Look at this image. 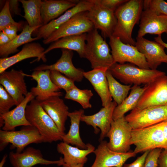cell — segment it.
<instances>
[{
    "mask_svg": "<svg viewBox=\"0 0 167 167\" xmlns=\"http://www.w3.org/2000/svg\"><path fill=\"white\" fill-rule=\"evenodd\" d=\"M136 40L135 46L144 55L150 69H156L162 63H167V54L163 45L143 37H137Z\"/></svg>",
    "mask_w": 167,
    "mask_h": 167,
    "instance_id": "cell-18",
    "label": "cell"
},
{
    "mask_svg": "<svg viewBox=\"0 0 167 167\" xmlns=\"http://www.w3.org/2000/svg\"><path fill=\"white\" fill-rule=\"evenodd\" d=\"M95 161L91 167H122L126 161L136 155L134 151L120 153L111 150L105 140L100 142L94 150Z\"/></svg>",
    "mask_w": 167,
    "mask_h": 167,
    "instance_id": "cell-12",
    "label": "cell"
},
{
    "mask_svg": "<svg viewBox=\"0 0 167 167\" xmlns=\"http://www.w3.org/2000/svg\"><path fill=\"white\" fill-rule=\"evenodd\" d=\"M50 72L49 70L35 71L31 75L26 74L37 82V86L32 88L30 92L40 102L52 96L62 95V93L60 91V89L51 80Z\"/></svg>",
    "mask_w": 167,
    "mask_h": 167,
    "instance_id": "cell-19",
    "label": "cell"
},
{
    "mask_svg": "<svg viewBox=\"0 0 167 167\" xmlns=\"http://www.w3.org/2000/svg\"><path fill=\"white\" fill-rule=\"evenodd\" d=\"M143 9H148L158 14L167 16V2L163 0H144Z\"/></svg>",
    "mask_w": 167,
    "mask_h": 167,
    "instance_id": "cell-37",
    "label": "cell"
},
{
    "mask_svg": "<svg viewBox=\"0 0 167 167\" xmlns=\"http://www.w3.org/2000/svg\"><path fill=\"white\" fill-rule=\"evenodd\" d=\"M79 1L73 0L41 1V12L43 25L58 18L67 11L75 6Z\"/></svg>",
    "mask_w": 167,
    "mask_h": 167,
    "instance_id": "cell-26",
    "label": "cell"
},
{
    "mask_svg": "<svg viewBox=\"0 0 167 167\" xmlns=\"http://www.w3.org/2000/svg\"><path fill=\"white\" fill-rule=\"evenodd\" d=\"M44 142L37 130L32 126H24L17 131L0 130V150L2 151L9 144L10 148H16V152H21L29 144Z\"/></svg>",
    "mask_w": 167,
    "mask_h": 167,
    "instance_id": "cell-5",
    "label": "cell"
},
{
    "mask_svg": "<svg viewBox=\"0 0 167 167\" xmlns=\"http://www.w3.org/2000/svg\"><path fill=\"white\" fill-rule=\"evenodd\" d=\"M108 70L106 68H97L84 73V77L90 82L100 97L103 107L112 102L106 76Z\"/></svg>",
    "mask_w": 167,
    "mask_h": 167,
    "instance_id": "cell-25",
    "label": "cell"
},
{
    "mask_svg": "<svg viewBox=\"0 0 167 167\" xmlns=\"http://www.w3.org/2000/svg\"><path fill=\"white\" fill-rule=\"evenodd\" d=\"M146 89L135 108L141 109L156 105H167V76H161L145 85Z\"/></svg>",
    "mask_w": 167,
    "mask_h": 167,
    "instance_id": "cell-10",
    "label": "cell"
},
{
    "mask_svg": "<svg viewBox=\"0 0 167 167\" xmlns=\"http://www.w3.org/2000/svg\"><path fill=\"white\" fill-rule=\"evenodd\" d=\"M40 27H31L28 24L25 25L16 37L7 44L0 46V56L2 58H7L10 54L18 51L17 48L20 46L37 40L36 37L33 38L31 36L33 32Z\"/></svg>",
    "mask_w": 167,
    "mask_h": 167,
    "instance_id": "cell-29",
    "label": "cell"
},
{
    "mask_svg": "<svg viewBox=\"0 0 167 167\" xmlns=\"http://www.w3.org/2000/svg\"><path fill=\"white\" fill-rule=\"evenodd\" d=\"M35 97L30 92L23 101L11 110L0 114V126L5 131H15V127L20 126H31L25 116V110L28 103Z\"/></svg>",
    "mask_w": 167,
    "mask_h": 167,
    "instance_id": "cell-20",
    "label": "cell"
},
{
    "mask_svg": "<svg viewBox=\"0 0 167 167\" xmlns=\"http://www.w3.org/2000/svg\"><path fill=\"white\" fill-rule=\"evenodd\" d=\"M19 30L17 27L13 25H10L6 27L2 31L12 40L17 36V32Z\"/></svg>",
    "mask_w": 167,
    "mask_h": 167,
    "instance_id": "cell-41",
    "label": "cell"
},
{
    "mask_svg": "<svg viewBox=\"0 0 167 167\" xmlns=\"http://www.w3.org/2000/svg\"><path fill=\"white\" fill-rule=\"evenodd\" d=\"M84 165V164L81 163L74 165L72 167H83Z\"/></svg>",
    "mask_w": 167,
    "mask_h": 167,
    "instance_id": "cell-48",
    "label": "cell"
},
{
    "mask_svg": "<svg viewBox=\"0 0 167 167\" xmlns=\"http://www.w3.org/2000/svg\"><path fill=\"white\" fill-rule=\"evenodd\" d=\"M158 163V167H167V149H164L160 153Z\"/></svg>",
    "mask_w": 167,
    "mask_h": 167,
    "instance_id": "cell-43",
    "label": "cell"
},
{
    "mask_svg": "<svg viewBox=\"0 0 167 167\" xmlns=\"http://www.w3.org/2000/svg\"><path fill=\"white\" fill-rule=\"evenodd\" d=\"M93 96L90 90L80 89L76 86L66 92L65 98L79 103L84 109L91 108L90 100Z\"/></svg>",
    "mask_w": 167,
    "mask_h": 167,
    "instance_id": "cell-33",
    "label": "cell"
},
{
    "mask_svg": "<svg viewBox=\"0 0 167 167\" xmlns=\"http://www.w3.org/2000/svg\"><path fill=\"white\" fill-rule=\"evenodd\" d=\"M86 149H81L72 146L63 142L58 144L57 149L59 153L63 155V167H72L81 163H85L88 160L87 157L94 152L95 147L89 143H87Z\"/></svg>",
    "mask_w": 167,
    "mask_h": 167,
    "instance_id": "cell-24",
    "label": "cell"
},
{
    "mask_svg": "<svg viewBox=\"0 0 167 167\" xmlns=\"http://www.w3.org/2000/svg\"><path fill=\"white\" fill-rule=\"evenodd\" d=\"M10 161L13 167H32L37 164L48 165L57 164L62 166L63 159L62 157L57 161H50L45 159L39 149L28 147L21 152H11L9 155Z\"/></svg>",
    "mask_w": 167,
    "mask_h": 167,
    "instance_id": "cell-15",
    "label": "cell"
},
{
    "mask_svg": "<svg viewBox=\"0 0 167 167\" xmlns=\"http://www.w3.org/2000/svg\"><path fill=\"white\" fill-rule=\"evenodd\" d=\"M84 58L90 62L92 69L106 68L109 69L115 63L109 46L94 28L87 33Z\"/></svg>",
    "mask_w": 167,
    "mask_h": 167,
    "instance_id": "cell-3",
    "label": "cell"
},
{
    "mask_svg": "<svg viewBox=\"0 0 167 167\" xmlns=\"http://www.w3.org/2000/svg\"><path fill=\"white\" fill-rule=\"evenodd\" d=\"M102 6L115 12L121 5L128 0H96Z\"/></svg>",
    "mask_w": 167,
    "mask_h": 167,
    "instance_id": "cell-39",
    "label": "cell"
},
{
    "mask_svg": "<svg viewBox=\"0 0 167 167\" xmlns=\"http://www.w3.org/2000/svg\"><path fill=\"white\" fill-rule=\"evenodd\" d=\"M9 2L10 11L15 15H21L20 9L19 7V1L11 0H9Z\"/></svg>",
    "mask_w": 167,
    "mask_h": 167,
    "instance_id": "cell-42",
    "label": "cell"
},
{
    "mask_svg": "<svg viewBox=\"0 0 167 167\" xmlns=\"http://www.w3.org/2000/svg\"><path fill=\"white\" fill-rule=\"evenodd\" d=\"M150 150L146 151L130 164H124L122 167H143L146 157Z\"/></svg>",
    "mask_w": 167,
    "mask_h": 167,
    "instance_id": "cell-40",
    "label": "cell"
},
{
    "mask_svg": "<svg viewBox=\"0 0 167 167\" xmlns=\"http://www.w3.org/2000/svg\"><path fill=\"white\" fill-rule=\"evenodd\" d=\"M24 9L23 17L28 25L31 27H41L43 25L41 16V0H19Z\"/></svg>",
    "mask_w": 167,
    "mask_h": 167,
    "instance_id": "cell-31",
    "label": "cell"
},
{
    "mask_svg": "<svg viewBox=\"0 0 167 167\" xmlns=\"http://www.w3.org/2000/svg\"><path fill=\"white\" fill-rule=\"evenodd\" d=\"M146 88L145 85L143 87L136 85L132 86L128 96L115 108L113 113V120H115L124 116L126 113L134 109Z\"/></svg>",
    "mask_w": 167,
    "mask_h": 167,
    "instance_id": "cell-30",
    "label": "cell"
},
{
    "mask_svg": "<svg viewBox=\"0 0 167 167\" xmlns=\"http://www.w3.org/2000/svg\"><path fill=\"white\" fill-rule=\"evenodd\" d=\"M137 36L143 37L147 34H167V16L158 14L148 9L142 11Z\"/></svg>",
    "mask_w": 167,
    "mask_h": 167,
    "instance_id": "cell-21",
    "label": "cell"
},
{
    "mask_svg": "<svg viewBox=\"0 0 167 167\" xmlns=\"http://www.w3.org/2000/svg\"><path fill=\"white\" fill-rule=\"evenodd\" d=\"M109 44L115 63L123 64L126 62L142 68L150 69L144 55L133 45L123 42L118 37L109 38Z\"/></svg>",
    "mask_w": 167,
    "mask_h": 167,
    "instance_id": "cell-7",
    "label": "cell"
},
{
    "mask_svg": "<svg viewBox=\"0 0 167 167\" xmlns=\"http://www.w3.org/2000/svg\"><path fill=\"white\" fill-rule=\"evenodd\" d=\"M143 1L130 0L119 6L115 11L117 24L112 36L123 42L135 46L132 38L133 28L139 22L143 9Z\"/></svg>",
    "mask_w": 167,
    "mask_h": 167,
    "instance_id": "cell-1",
    "label": "cell"
},
{
    "mask_svg": "<svg viewBox=\"0 0 167 167\" xmlns=\"http://www.w3.org/2000/svg\"><path fill=\"white\" fill-rule=\"evenodd\" d=\"M125 118L133 129L144 128L167 120V105L134 108Z\"/></svg>",
    "mask_w": 167,
    "mask_h": 167,
    "instance_id": "cell-6",
    "label": "cell"
},
{
    "mask_svg": "<svg viewBox=\"0 0 167 167\" xmlns=\"http://www.w3.org/2000/svg\"><path fill=\"white\" fill-rule=\"evenodd\" d=\"M9 0L6 1L0 13V31L7 26L13 25L17 27L19 31L23 29L24 26L22 23L15 22L11 15Z\"/></svg>",
    "mask_w": 167,
    "mask_h": 167,
    "instance_id": "cell-34",
    "label": "cell"
},
{
    "mask_svg": "<svg viewBox=\"0 0 167 167\" xmlns=\"http://www.w3.org/2000/svg\"><path fill=\"white\" fill-rule=\"evenodd\" d=\"M62 54L60 58L54 64L50 65L42 64L34 68L33 70H49L59 72L73 81H81L84 77V71L81 69L76 68L72 62L73 55L72 51L61 49Z\"/></svg>",
    "mask_w": 167,
    "mask_h": 167,
    "instance_id": "cell-17",
    "label": "cell"
},
{
    "mask_svg": "<svg viewBox=\"0 0 167 167\" xmlns=\"http://www.w3.org/2000/svg\"><path fill=\"white\" fill-rule=\"evenodd\" d=\"M133 129L124 116L112 121L107 137L108 146L112 151L126 153L129 151Z\"/></svg>",
    "mask_w": 167,
    "mask_h": 167,
    "instance_id": "cell-9",
    "label": "cell"
},
{
    "mask_svg": "<svg viewBox=\"0 0 167 167\" xmlns=\"http://www.w3.org/2000/svg\"><path fill=\"white\" fill-rule=\"evenodd\" d=\"M109 70L114 78L126 85H145L166 75L165 72L156 69L142 68L130 63H115Z\"/></svg>",
    "mask_w": 167,
    "mask_h": 167,
    "instance_id": "cell-4",
    "label": "cell"
},
{
    "mask_svg": "<svg viewBox=\"0 0 167 167\" xmlns=\"http://www.w3.org/2000/svg\"><path fill=\"white\" fill-rule=\"evenodd\" d=\"M109 89L110 94L118 105L121 104L131 88V85H123L118 81L108 69L106 72Z\"/></svg>",
    "mask_w": 167,
    "mask_h": 167,
    "instance_id": "cell-32",
    "label": "cell"
},
{
    "mask_svg": "<svg viewBox=\"0 0 167 167\" xmlns=\"http://www.w3.org/2000/svg\"><path fill=\"white\" fill-rule=\"evenodd\" d=\"M0 74V84L14 99L16 106L18 105L28 93L24 80L26 74L13 69Z\"/></svg>",
    "mask_w": 167,
    "mask_h": 167,
    "instance_id": "cell-13",
    "label": "cell"
},
{
    "mask_svg": "<svg viewBox=\"0 0 167 167\" xmlns=\"http://www.w3.org/2000/svg\"><path fill=\"white\" fill-rule=\"evenodd\" d=\"M50 77L52 82L60 89H64L66 92L76 86L74 81L63 75L59 71H50Z\"/></svg>",
    "mask_w": 167,
    "mask_h": 167,
    "instance_id": "cell-35",
    "label": "cell"
},
{
    "mask_svg": "<svg viewBox=\"0 0 167 167\" xmlns=\"http://www.w3.org/2000/svg\"><path fill=\"white\" fill-rule=\"evenodd\" d=\"M160 122L163 129L165 138L167 145V120Z\"/></svg>",
    "mask_w": 167,
    "mask_h": 167,
    "instance_id": "cell-45",
    "label": "cell"
},
{
    "mask_svg": "<svg viewBox=\"0 0 167 167\" xmlns=\"http://www.w3.org/2000/svg\"><path fill=\"white\" fill-rule=\"evenodd\" d=\"M10 38L2 31L0 33V46L5 45L11 41Z\"/></svg>",
    "mask_w": 167,
    "mask_h": 167,
    "instance_id": "cell-44",
    "label": "cell"
},
{
    "mask_svg": "<svg viewBox=\"0 0 167 167\" xmlns=\"http://www.w3.org/2000/svg\"><path fill=\"white\" fill-rule=\"evenodd\" d=\"M40 102L43 109L54 122L60 131L65 134V124L69 112V108L60 96H54Z\"/></svg>",
    "mask_w": 167,
    "mask_h": 167,
    "instance_id": "cell-23",
    "label": "cell"
},
{
    "mask_svg": "<svg viewBox=\"0 0 167 167\" xmlns=\"http://www.w3.org/2000/svg\"><path fill=\"white\" fill-rule=\"evenodd\" d=\"M45 49L39 43L30 42L23 46L22 49L11 57L0 59V74L15 64L24 59L36 57L38 61L41 59L45 62L47 59L43 53Z\"/></svg>",
    "mask_w": 167,
    "mask_h": 167,
    "instance_id": "cell-22",
    "label": "cell"
},
{
    "mask_svg": "<svg viewBox=\"0 0 167 167\" xmlns=\"http://www.w3.org/2000/svg\"><path fill=\"white\" fill-rule=\"evenodd\" d=\"M84 113V110L82 109L69 112L68 117L70 118L71 122L70 129L68 133L65 134L62 138L63 142L83 149H87L88 146L81 139L79 127L81 118Z\"/></svg>",
    "mask_w": 167,
    "mask_h": 167,
    "instance_id": "cell-28",
    "label": "cell"
},
{
    "mask_svg": "<svg viewBox=\"0 0 167 167\" xmlns=\"http://www.w3.org/2000/svg\"><path fill=\"white\" fill-rule=\"evenodd\" d=\"M16 103L3 87L0 85V114L5 113L10 110Z\"/></svg>",
    "mask_w": 167,
    "mask_h": 167,
    "instance_id": "cell-36",
    "label": "cell"
},
{
    "mask_svg": "<svg viewBox=\"0 0 167 167\" xmlns=\"http://www.w3.org/2000/svg\"><path fill=\"white\" fill-rule=\"evenodd\" d=\"M162 149L156 148L150 150L146 158L143 167H158V159Z\"/></svg>",
    "mask_w": 167,
    "mask_h": 167,
    "instance_id": "cell-38",
    "label": "cell"
},
{
    "mask_svg": "<svg viewBox=\"0 0 167 167\" xmlns=\"http://www.w3.org/2000/svg\"><path fill=\"white\" fill-rule=\"evenodd\" d=\"M25 116L31 125L35 127L42 137L44 142L51 143L62 140L63 134L45 112L40 102L33 99L26 106Z\"/></svg>",
    "mask_w": 167,
    "mask_h": 167,
    "instance_id": "cell-2",
    "label": "cell"
},
{
    "mask_svg": "<svg viewBox=\"0 0 167 167\" xmlns=\"http://www.w3.org/2000/svg\"><path fill=\"white\" fill-rule=\"evenodd\" d=\"M87 33L70 36L62 38L52 43L43 54H45L53 49L60 48L76 51L81 58H84Z\"/></svg>",
    "mask_w": 167,
    "mask_h": 167,
    "instance_id": "cell-27",
    "label": "cell"
},
{
    "mask_svg": "<svg viewBox=\"0 0 167 167\" xmlns=\"http://www.w3.org/2000/svg\"><path fill=\"white\" fill-rule=\"evenodd\" d=\"M93 5L87 11V16L94 28L100 30L105 37L112 36L117 24L114 11L104 8L92 0Z\"/></svg>",
    "mask_w": 167,
    "mask_h": 167,
    "instance_id": "cell-11",
    "label": "cell"
},
{
    "mask_svg": "<svg viewBox=\"0 0 167 167\" xmlns=\"http://www.w3.org/2000/svg\"><path fill=\"white\" fill-rule=\"evenodd\" d=\"M7 155L6 154L4 155L0 162V167H3L6 161Z\"/></svg>",
    "mask_w": 167,
    "mask_h": 167,
    "instance_id": "cell-47",
    "label": "cell"
},
{
    "mask_svg": "<svg viewBox=\"0 0 167 167\" xmlns=\"http://www.w3.org/2000/svg\"><path fill=\"white\" fill-rule=\"evenodd\" d=\"M87 11L77 14L53 32L46 39L45 44H48L64 37L88 33L94 28L87 16Z\"/></svg>",
    "mask_w": 167,
    "mask_h": 167,
    "instance_id": "cell-8",
    "label": "cell"
},
{
    "mask_svg": "<svg viewBox=\"0 0 167 167\" xmlns=\"http://www.w3.org/2000/svg\"><path fill=\"white\" fill-rule=\"evenodd\" d=\"M92 0H80L73 7L61 15L36 29L33 32L37 40L48 38L59 27L77 14L89 11L93 5Z\"/></svg>",
    "mask_w": 167,
    "mask_h": 167,
    "instance_id": "cell-14",
    "label": "cell"
},
{
    "mask_svg": "<svg viewBox=\"0 0 167 167\" xmlns=\"http://www.w3.org/2000/svg\"><path fill=\"white\" fill-rule=\"evenodd\" d=\"M155 41L163 45L167 49V43L164 42L161 38V35H158V36L154 38Z\"/></svg>",
    "mask_w": 167,
    "mask_h": 167,
    "instance_id": "cell-46",
    "label": "cell"
},
{
    "mask_svg": "<svg viewBox=\"0 0 167 167\" xmlns=\"http://www.w3.org/2000/svg\"><path fill=\"white\" fill-rule=\"evenodd\" d=\"M118 105L114 101L107 106L103 107L98 112L90 115H82L81 121L91 126L94 128L95 134L101 131L99 141L103 140L106 137L113 121V113L115 108Z\"/></svg>",
    "mask_w": 167,
    "mask_h": 167,
    "instance_id": "cell-16",
    "label": "cell"
}]
</instances>
